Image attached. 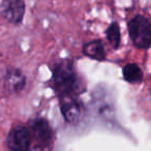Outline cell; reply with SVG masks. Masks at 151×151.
I'll return each instance as SVG.
<instances>
[{
	"label": "cell",
	"instance_id": "6da1fadb",
	"mask_svg": "<svg viewBox=\"0 0 151 151\" xmlns=\"http://www.w3.org/2000/svg\"><path fill=\"white\" fill-rule=\"evenodd\" d=\"M53 86L59 99L78 97L81 84L71 61L62 60L53 68Z\"/></svg>",
	"mask_w": 151,
	"mask_h": 151
},
{
	"label": "cell",
	"instance_id": "7a4b0ae2",
	"mask_svg": "<svg viewBox=\"0 0 151 151\" xmlns=\"http://www.w3.org/2000/svg\"><path fill=\"white\" fill-rule=\"evenodd\" d=\"M30 146L40 151H50L54 144V134L49 122L42 118L32 119L28 123Z\"/></svg>",
	"mask_w": 151,
	"mask_h": 151
},
{
	"label": "cell",
	"instance_id": "3957f363",
	"mask_svg": "<svg viewBox=\"0 0 151 151\" xmlns=\"http://www.w3.org/2000/svg\"><path fill=\"white\" fill-rule=\"evenodd\" d=\"M128 31L134 45L139 49H148L151 42V28L148 19L137 16L128 23Z\"/></svg>",
	"mask_w": 151,
	"mask_h": 151
},
{
	"label": "cell",
	"instance_id": "277c9868",
	"mask_svg": "<svg viewBox=\"0 0 151 151\" xmlns=\"http://www.w3.org/2000/svg\"><path fill=\"white\" fill-rule=\"evenodd\" d=\"M7 146L11 151H28L30 149V134L25 125L18 124L11 129L7 137Z\"/></svg>",
	"mask_w": 151,
	"mask_h": 151
},
{
	"label": "cell",
	"instance_id": "5b68a950",
	"mask_svg": "<svg viewBox=\"0 0 151 151\" xmlns=\"http://www.w3.org/2000/svg\"><path fill=\"white\" fill-rule=\"evenodd\" d=\"M25 13L23 0H3L1 3V14L9 22L19 24L22 22Z\"/></svg>",
	"mask_w": 151,
	"mask_h": 151
},
{
	"label": "cell",
	"instance_id": "8992f818",
	"mask_svg": "<svg viewBox=\"0 0 151 151\" xmlns=\"http://www.w3.org/2000/svg\"><path fill=\"white\" fill-rule=\"evenodd\" d=\"M6 85L11 91L19 92L25 86V77L18 69H11L6 77Z\"/></svg>",
	"mask_w": 151,
	"mask_h": 151
},
{
	"label": "cell",
	"instance_id": "52a82bcc",
	"mask_svg": "<svg viewBox=\"0 0 151 151\" xmlns=\"http://www.w3.org/2000/svg\"><path fill=\"white\" fill-rule=\"evenodd\" d=\"M123 78L125 81L132 84H138L142 82L143 73L139 65L130 63L123 67Z\"/></svg>",
	"mask_w": 151,
	"mask_h": 151
},
{
	"label": "cell",
	"instance_id": "ba28073f",
	"mask_svg": "<svg viewBox=\"0 0 151 151\" xmlns=\"http://www.w3.org/2000/svg\"><path fill=\"white\" fill-rule=\"evenodd\" d=\"M84 53L87 56L91 57L96 60H104L105 59V51L104 47L99 40H93L84 46Z\"/></svg>",
	"mask_w": 151,
	"mask_h": 151
},
{
	"label": "cell",
	"instance_id": "9c48e42d",
	"mask_svg": "<svg viewBox=\"0 0 151 151\" xmlns=\"http://www.w3.org/2000/svg\"><path fill=\"white\" fill-rule=\"evenodd\" d=\"M107 38L114 49H117L120 44V31L119 25L117 23H113L107 29Z\"/></svg>",
	"mask_w": 151,
	"mask_h": 151
}]
</instances>
